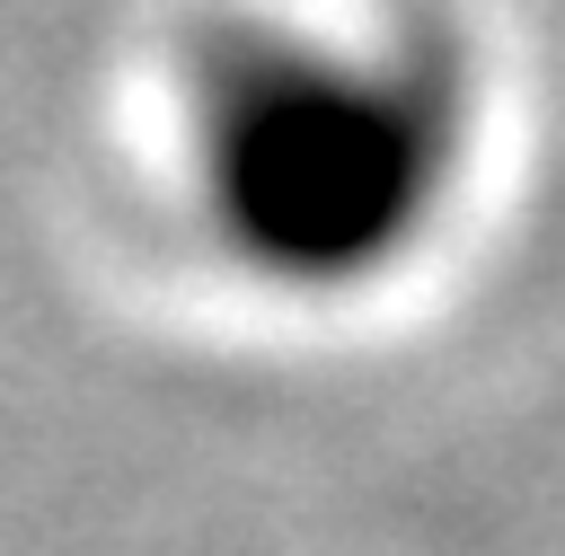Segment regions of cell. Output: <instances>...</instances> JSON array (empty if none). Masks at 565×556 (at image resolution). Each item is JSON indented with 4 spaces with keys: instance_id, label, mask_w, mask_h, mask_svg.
Masks as SVG:
<instances>
[{
    "instance_id": "6da1fadb",
    "label": "cell",
    "mask_w": 565,
    "mask_h": 556,
    "mask_svg": "<svg viewBox=\"0 0 565 556\" xmlns=\"http://www.w3.org/2000/svg\"><path fill=\"white\" fill-rule=\"evenodd\" d=\"M185 168L212 247L300 300L388 282L468 168V79L424 35L221 18L185 62Z\"/></svg>"
}]
</instances>
